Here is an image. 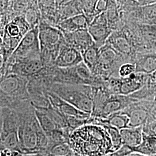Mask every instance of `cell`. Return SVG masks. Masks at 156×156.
<instances>
[{
	"mask_svg": "<svg viewBox=\"0 0 156 156\" xmlns=\"http://www.w3.org/2000/svg\"><path fill=\"white\" fill-rule=\"evenodd\" d=\"M123 145L131 147H136L143 140V126L134 128H123L120 130Z\"/></svg>",
	"mask_w": 156,
	"mask_h": 156,
	"instance_id": "obj_19",
	"label": "cell"
},
{
	"mask_svg": "<svg viewBox=\"0 0 156 156\" xmlns=\"http://www.w3.org/2000/svg\"><path fill=\"white\" fill-rule=\"evenodd\" d=\"M23 15L31 28L38 26L41 20V13L38 4V0H33L30 5L26 9Z\"/></svg>",
	"mask_w": 156,
	"mask_h": 156,
	"instance_id": "obj_24",
	"label": "cell"
},
{
	"mask_svg": "<svg viewBox=\"0 0 156 156\" xmlns=\"http://www.w3.org/2000/svg\"><path fill=\"white\" fill-rule=\"evenodd\" d=\"M47 75L51 83L86 84L95 87L103 86L105 80L95 76L83 62L77 66L68 68H60L56 66L49 67Z\"/></svg>",
	"mask_w": 156,
	"mask_h": 156,
	"instance_id": "obj_3",
	"label": "cell"
},
{
	"mask_svg": "<svg viewBox=\"0 0 156 156\" xmlns=\"http://www.w3.org/2000/svg\"><path fill=\"white\" fill-rule=\"evenodd\" d=\"M57 10L59 22L68 17L83 13L79 0H73Z\"/></svg>",
	"mask_w": 156,
	"mask_h": 156,
	"instance_id": "obj_22",
	"label": "cell"
},
{
	"mask_svg": "<svg viewBox=\"0 0 156 156\" xmlns=\"http://www.w3.org/2000/svg\"><path fill=\"white\" fill-rule=\"evenodd\" d=\"M147 9L146 12V14L151 17H156V3L151 5L145 6Z\"/></svg>",
	"mask_w": 156,
	"mask_h": 156,
	"instance_id": "obj_33",
	"label": "cell"
},
{
	"mask_svg": "<svg viewBox=\"0 0 156 156\" xmlns=\"http://www.w3.org/2000/svg\"><path fill=\"white\" fill-rule=\"evenodd\" d=\"M82 12L89 19L93 20L95 14V7L98 0H79Z\"/></svg>",
	"mask_w": 156,
	"mask_h": 156,
	"instance_id": "obj_28",
	"label": "cell"
},
{
	"mask_svg": "<svg viewBox=\"0 0 156 156\" xmlns=\"http://www.w3.org/2000/svg\"><path fill=\"white\" fill-rule=\"evenodd\" d=\"M143 73H134L126 78H121L119 94L130 95L135 93L143 86Z\"/></svg>",
	"mask_w": 156,
	"mask_h": 156,
	"instance_id": "obj_16",
	"label": "cell"
},
{
	"mask_svg": "<svg viewBox=\"0 0 156 156\" xmlns=\"http://www.w3.org/2000/svg\"><path fill=\"white\" fill-rule=\"evenodd\" d=\"M48 97L51 105L61 112L65 116H75L80 118H89L91 116V114L79 110L49 90L48 91Z\"/></svg>",
	"mask_w": 156,
	"mask_h": 156,
	"instance_id": "obj_14",
	"label": "cell"
},
{
	"mask_svg": "<svg viewBox=\"0 0 156 156\" xmlns=\"http://www.w3.org/2000/svg\"><path fill=\"white\" fill-rule=\"evenodd\" d=\"M40 58L45 67L55 66L62 46L66 42L64 34L57 27L42 20L39 24Z\"/></svg>",
	"mask_w": 156,
	"mask_h": 156,
	"instance_id": "obj_6",
	"label": "cell"
},
{
	"mask_svg": "<svg viewBox=\"0 0 156 156\" xmlns=\"http://www.w3.org/2000/svg\"><path fill=\"white\" fill-rule=\"evenodd\" d=\"M39 25L26 34L8 61L25 60L40 58Z\"/></svg>",
	"mask_w": 156,
	"mask_h": 156,
	"instance_id": "obj_8",
	"label": "cell"
},
{
	"mask_svg": "<svg viewBox=\"0 0 156 156\" xmlns=\"http://www.w3.org/2000/svg\"><path fill=\"white\" fill-rule=\"evenodd\" d=\"M94 86L86 84L54 83L49 88L62 99L82 111L91 114Z\"/></svg>",
	"mask_w": 156,
	"mask_h": 156,
	"instance_id": "obj_4",
	"label": "cell"
},
{
	"mask_svg": "<svg viewBox=\"0 0 156 156\" xmlns=\"http://www.w3.org/2000/svg\"><path fill=\"white\" fill-rule=\"evenodd\" d=\"M136 72V64L133 63L122 64L118 69V74L120 78L128 77L132 73Z\"/></svg>",
	"mask_w": 156,
	"mask_h": 156,
	"instance_id": "obj_29",
	"label": "cell"
},
{
	"mask_svg": "<svg viewBox=\"0 0 156 156\" xmlns=\"http://www.w3.org/2000/svg\"><path fill=\"white\" fill-rule=\"evenodd\" d=\"M137 4L142 6L151 5L156 3V0H133Z\"/></svg>",
	"mask_w": 156,
	"mask_h": 156,
	"instance_id": "obj_34",
	"label": "cell"
},
{
	"mask_svg": "<svg viewBox=\"0 0 156 156\" xmlns=\"http://www.w3.org/2000/svg\"><path fill=\"white\" fill-rule=\"evenodd\" d=\"M151 78H153L154 80H156V70L154 72H153V73H152L151 74Z\"/></svg>",
	"mask_w": 156,
	"mask_h": 156,
	"instance_id": "obj_37",
	"label": "cell"
},
{
	"mask_svg": "<svg viewBox=\"0 0 156 156\" xmlns=\"http://www.w3.org/2000/svg\"><path fill=\"white\" fill-rule=\"evenodd\" d=\"M35 113L39 124L45 132L46 135L50 134L60 128L55 121L45 112L41 110L35 109Z\"/></svg>",
	"mask_w": 156,
	"mask_h": 156,
	"instance_id": "obj_25",
	"label": "cell"
},
{
	"mask_svg": "<svg viewBox=\"0 0 156 156\" xmlns=\"http://www.w3.org/2000/svg\"><path fill=\"white\" fill-rule=\"evenodd\" d=\"M133 151L127 145H123L117 151L112 153L109 156H129Z\"/></svg>",
	"mask_w": 156,
	"mask_h": 156,
	"instance_id": "obj_31",
	"label": "cell"
},
{
	"mask_svg": "<svg viewBox=\"0 0 156 156\" xmlns=\"http://www.w3.org/2000/svg\"><path fill=\"white\" fill-rule=\"evenodd\" d=\"M90 23L89 19L82 13L62 20L56 27L62 32H73L82 29H88Z\"/></svg>",
	"mask_w": 156,
	"mask_h": 156,
	"instance_id": "obj_15",
	"label": "cell"
},
{
	"mask_svg": "<svg viewBox=\"0 0 156 156\" xmlns=\"http://www.w3.org/2000/svg\"><path fill=\"white\" fill-rule=\"evenodd\" d=\"M46 156H76L68 142L56 144L49 146L46 151Z\"/></svg>",
	"mask_w": 156,
	"mask_h": 156,
	"instance_id": "obj_26",
	"label": "cell"
},
{
	"mask_svg": "<svg viewBox=\"0 0 156 156\" xmlns=\"http://www.w3.org/2000/svg\"><path fill=\"white\" fill-rule=\"evenodd\" d=\"M106 43L111 45L123 56H128L132 53V46L128 37L123 33L111 34Z\"/></svg>",
	"mask_w": 156,
	"mask_h": 156,
	"instance_id": "obj_17",
	"label": "cell"
},
{
	"mask_svg": "<svg viewBox=\"0 0 156 156\" xmlns=\"http://www.w3.org/2000/svg\"><path fill=\"white\" fill-rule=\"evenodd\" d=\"M69 144L76 156H106L112 153L110 136L102 125L89 123L71 133Z\"/></svg>",
	"mask_w": 156,
	"mask_h": 156,
	"instance_id": "obj_2",
	"label": "cell"
},
{
	"mask_svg": "<svg viewBox=\"0 0 156 156\" xmlns=\"http://www.w3.org/2000/svg\"><path fill=\"white\" fill-rule=\"evenodd\" d=\"M19 116L18 134L23 156H46L48 139L36 117L30 100H26L13 108Z\"/></svg>",
	"mask_w": 156,
	"mask_h": 156,
	"instance_id": "obj_1",
	"label": "cell"
},
{
	"mask_svg": "<svg viewBox=\"0 0 156 156\" xmlns=\"http://www.w3.org/2000/svg\"><path fill=\"white\" fill-rule=\"evenodd\" d=\"M115 1H116L118 4H122L127 1V0H115Z\"/></svg>",
	"mask_w": 156,
	"mask_h": 156,
	"instance_id": "obj_36",
	"label": "cell"
},
{
	"mask_svg": "<svg viewBox=\"0 0 156 156\" xmlns=\"http://www.w3.org/2000/svg\"><path fill=\"white\" fill-rule=\"evenodd\" d=\"M135 64V73L151 74L156 70V53H149L142 55Z\"/></svg>",
	"mask_w": 156,
	"mask_h": 156,
	"instance_id": "obj_20",
	"label": "cell"
},
{
	"mask_svg": "<svg viewBox=\"0 0 156 156\" xmlns=\"http://www.w3.org/2000/svg\"><path fill=\"white\" fill-rule=\"evenodd\" d=\"M23 15L13 18L1 30V68L4 67L24 36L31 29Z\"/></svg>",
	"mask_w": 156,
	"mask_h": 156,
	"instance_id": "obj_5",
	"label": "cell"
},
{
	"mask_svg": "<svg viewBox=\"0 0 156 156\" xmlns=\"http://www.w3.org/2000/svg\"><path fill=\"white\" fill-rule=\"evenodd\" d=\"M144 133L148 135H151L156 136V119L155 121L152 122L146 126H143Z\"/></svg>",
	"mask_w": 156,
	"mask_h": 156,
	"instance_id": "obj_32",
	"label": "cell"
},
{
	"mask_svg": "<svg viewBox=\"0 0 156 156\" xmlns=\"http://www.w3.org/2000/svg\"><path fill=\"white\" fill-rule=\"evenodd\" d=\"M111 0H98L95 7L96 15L106 12L109 6Z\"/></svg>",
	"mask_w": 156,
	"mask_h": 156,
	"instance_id": "obj_30",
	"label": "cell"
},
{
	"mask_svg": "<svg viewBox=\"0 0 156 156\" xmlns=\"http://www.w3.org/2000/svg\"><path fill=\"white\" fill-rule=\"evenodd\" d=\"M28 79L14 73L1 77V108H13L19 103L30 100L28 90Z\"/></svg>",
	"mask_w": 156,
	"mask_h": 156,
	"instance_id": "obj_7",
	"label": "cell"
},
{
	"mask_svg": "<svg viewBox=\"0 0 156 156\" xmlns=\"http://www.w3.org/2000/svg\"><path fill=\"white\" fill-rule=\"evenodd\" d=\"M133 151L138 152L144 156H156V136L143 132V140L139 146L131 147Z\"/></svg>",
	"mask_w": 156,
	"mask_h": 156,
	"instance_id": "obj_21",
	"label": "cell"
},
{
	"mask_svg": "<svg viewBox=\"0 0 156 156\" xmlns=\"http://www.w3.org/2000/svg\"><path fill=\"white\" fill-rule=\"evenodd\" d=\"M88 31L97 46L100 48L106 44L112 33V30L109 26L105 12L94 17L90 23Z\"/></svg>",
	"mask_w": 156,
	"mask_h": 156,
	"instance_id": "obj_10",
	"label": "cell"
},
{
	"mask_svg": "<svg viewBox=\"0 0 156 156\" xmlns=\"http://www.w3.org/2000/svg\"><path fill=\"white\" fill-rule=\"evenodd\" d=\"M94 118L92 123L98 124H107L116 127L119 130L123 128H129V117L120 111L117 112L110 115L109 116L105 118Z\"/></svg>",
	"mask_w": 156,
	"mask_h": 156,
	"instance_id": "obj_18",
	"label": "cell"
},
{
	"mask_svg": "<svg viewBox=\"0 0 156 156\" xmlns=\"http://www.w3.org/2000/svg\"><path fill=\"white\" fill-rule=\"evenodd\" d=\"M120 112L129 117V127L131 128L144 126L150 115L149 109L141 102H133Z\"/></svg>",
	"mask_w": 156,
	"mask_h": 156,
	"instance_id": "obj_11",
	"label": "cell"
},
{
	"mask_svg": "<svg viewBox=\"0 0 156 156\" xmlns=\"http://www.w3.org/2000/svg\"><path fill=\"white\" fill-rule=\"evenodd\" d=\"M71 1L73 0H55L56 9H58L59 8L62 7V6L66 5V4Z\"/></svg>",
	"mask_w": 156,
	"mask_h": 156,
	"instance_id": "obj_35",
	"label": "cell"
},
{
	"mask_svg": "<svg viewBox=\"0 0 156 156\" xmlns=\"http://www.w3.org/2000/svg\"><path fill=\"white\" fill-rule=\"evenodd\" d=\"M123 57L122 54L109 44L106 43L102 46L99 49L98 60L94 75L105 81L120 64Z\"/></svg>",
	"mask_w": 156,
	"mask_h": 156,
	"instance_id": "obj_9",
	"label": "cell"
},
{
	"mask_svg": "<svg viewBox=\"0 0 156 156\" xmlns=\"http://www.w3.org/2000/svg\"><path fill=\"white\" fill-rule=\"evenodd\" d=\"M68 45L76 49L81 53L90 46L94 45L88 29H82L73 32H62Z\"/></svg>",
	"mask_w": 156,
	"mask_h": 156,
	"instance_id": "obj_13",
	"label": "cell"
},
{
	"mask_svg": "<svg viewBox=\"0 0 156 156\" xmlns=\"http://www.w3.org/2000/svg\"><path fill=\"white\" fill-rule=\"evenodd\" d=\"M99 49L100 48L94 44L81 53L83 62L94 75L98 63Z\"/></svg>",
	"mask_w": 156,
	"mask_h": 156,
	"instance_id": "obj_23",
	"label": "cell"
},
{
	"mask_svg": "<svg viewBox=\"0 0 156 156\" xmlns=\"http://www.w3.org/2000/svg\"><path fill=\"white\" fill-rule=\"evenodd\" d=\"M82 62L81 52L66 42L60 50L55 66L60 68H68L77 66Z\"/></svg>",
	"mask_w": 156,
	"mask_h": 156,
	"instance_id": "obj_12",
	"label": "cell"
},
{
	"mask_svg": "<svg viewBox=\"0 0 156 156\" xmlns=\"http://www.w3.org/2000/svg\"><path fill=\"white\" fill-rule=\"evenodd\" d=\"M106 129L110 136L112 144V153L117 151L123 145L120 131L116 127L107 124H100ZM111 153V154H112Z\"/></svg>",
	"mask_w": 156,
	"mask_h": 156,
	"instance_id": "obj_27",
	"label": "cell"
}]
</instances>
